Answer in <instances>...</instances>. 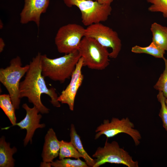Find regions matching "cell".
I'll list each match as a JSON object with an SVG mask.
<instances>
[{
    "label": "cell",
    "instance_id": "8992f818",
    "mask_svg": "<svg viewBox=\"0 0 167 167\" xmlns=\"http://www.w3.org/2000/svg\"><path fill=\"white\" fill-rule=\"evenodd\" d=\"M92 157L95 158L93 167H99L106 163L122 164L128 167H138V162L124 149L120 147L118 143L113 141L109 143L106 140L102 147H99Z\"/></svg>",
    "mask_w": 167,
    "mask_h": 167
},
{
    "label": "cell",
    "instance_id": "ac0fdd59",
    "mask_svg": "<svg viewBox=\"0 0 167 167\" xmlns=\"http://www.w3.org/2000/svg\"><path fill=\"white\" fill-rule=\"evenodd\" d=\"M131 51L136 54L144 53L151 55L156 58H163L165 50L152 41L147 46L142 47L136 45L133 47Z\"/></svg>",
    "mask_w": 167,
    "mask_h": 167
},
{
    "label": "cell",
    "instance_id": "7a4b0ae2",
    "mask_svg": "<svg viewBox=\"0 0 167 167\" xmlns=\"http://www.w3.org/2000/svg\"><path fill=\"white\" fill-rule=\"evenodd\" d=\"M80 58L78 51L55 58H49L46 54L42 55V75L45 77L63 83L71 77Z\"/></svg>",
    "mask_w": 167,
    "mask_h": 167
},
{
    "label": "cell",
    "instance_id": "ffe728a7",
    "mask_svg": "<svg viewBox=\"0 0 167 167\" xmlns=\"http://www.w3.org/2000/svg\"><path fill=\"white\" fill-rule=\"evenodd\" d=\"M51 166L54 167H88L86 162L83 161L80 158L76 160L65 158L56 160L51 163Z\"/></svg>",
    "mask_w": 167,
    "mask_h": 167
},
{
    "label": "cell",
    "instance_id": "8fae6325",
    "mask_svg": "<svg viewBox=\"0 0 167 167\" xmlns=\"http://www.w3.org/2000/svg\"><path fill=\"white\" fill-rule=\"evenodd\" d=\"M22 106L26 111V116L24 119L13 126H18L21 129L26 130V134L24 140V144L25 146L29 142L32 143V137L36 130L43 128L45 125L44 123H40L42 116L38 113L40 112L35 106L30 108L26 103H24Z\"/></svg>",
    "mask_w": 167,
    "mask_h": 167
},
{
    "label": "cell",
    "instance_id": "5b68a950",
    "mask_svg": "<svg viewBox=\"0 0 167 167\" xmlns=\"http://www.w3.org/2000/svg\"><path fill=\"white\" fill-rule=\"evenodd\" d=\"M68 7H77L81 13L83 24L87 27L106 21L111 15L110 5L103 4L93 0H63Z\"/></svg>",
    "mask_w": 167,
    "mask_h": 167
},
{
    "label": "cell",
    "instance_id": "9a60e30c",
    "mask_svg": "<svg viewBox=\"0 0 167 167\" xmlns=\"http://www.w3.org/2000/svg\"><path fill=\"white\" fill-rule=\"evenodd\" d=\"M150 30L152 36V41L167 51V27L154 22L151 24Z\"/></svg>",
    "mask_w": 167,
    "mask_h": 167
},
{
    "label": "cell",
    "instance_id": "4fadbf2b",
    "mask_svg": "<svg viewBox=\"0 0 167 167\" xmlns=\"http://www.w3.org/2000/svg\"><path fill=\"white\" fill-rule=\"evenodd\" d=\"M60 147L59 141L52 128L48 130L45 138L41 156L43 161L51 163L59 155Z\"/></svg>",
    "mask_w": 167,
    "mask_h": 167
},
{
    "label": "cell",
    "instance_id": "cb8c5ba5",
    "mask_svg": "<svg viewBox=\"0 0 167 167\" xmlns=\"http://www.w3.org/2000/svg\"><path fill=\"white\" fill-rule=\"evenodd\" d=\"M99 3L103 4L111 5L113 0H94Z\"/></svg>",
    "mask_w": 167,
    "mask_h": 167
},
{
    "label": "cell",
    "instance_id": "d4e9b609",
    "mask_svg": "<svg viewBox=\"0 0 167 167\" xmlns=\"http://www.w3.org/2000/svg\"><path fill=\"white\" fill-rule=\"evenodd\" d=\"M5 46V43L3 40L2 38H0V52H2L3 51Z\"/></svg>",
    "mask_w": 167,
    "mask_h": 167
},
{
    "label": "cell",
    "instance_id": "5bb4252c",
    "mask_svg": "<svg viewBox=\"0 0 167 167\" xmlns=\"http://www.w3.org/2000/svg\"><path fill=\"white\" fill-rule=\"evenodd\" d=\"M17 151L15 147L11 148L10 143L6 142L4 136H2L0 139V167H14L13 156Z\"/></svg>",
    "mask_w": 167,
    "mask_h": 167
},
{
    "label": "cell",
    "instance_id": "44dd1931",
    "mask_svg": "<svg viewBox=\"0 0 167 167\" xmlns=\"http://www.w3.org/2000/svg\"><path fill=\"white\" fill-rule=\"evenodd\" d=\"M151 4L148 10L151 12H160L167 19V0H146Z\"/></svg>",
    "mask_w": 167,
    "mask_h": 167
},
{
    "label": "cell",
    "instance_id": "4316f807",
    "mask_svg": "<svg viewBox=\"0 0 167 167\" xmlns=\"http://www.w3.org/2000/svg\"><path fill=\"white\" fill-rule=\"evenodd\" d=\"M3 24L2 23V22L0 20V29H2V28L3 27Z\"/></svg>",
    "mask_w": 167,
    "mask_h": 167
},
{
    "label": "cell",
    "instance_id": "30bf717a",
    "mask_svg": "<svg viewBox=\"0 0 167 167\" xmlns=\"http://www.w3.org/2000/svg\"><path fill=\"white\" fill-rule=\"evenodd\" d=\"M83 66V59L81 57L71 76L70 83L58 98L59 102L67 104L70 109L72 111L74 110L75 100L77 92L84 79L82 72Z\"/></svg>",
    "mask_w": 167,
    "mask_h": 167
},
{
    "label": "cell",
    "instance_id": "277c9868",
    "mask_svg": "<svg viewBox=\"0 0 167 167\" xmlns=\"http://www.w3.org/2000/svg\"><path fill=\"white\" fill-rule=\"evenodd\" d=\"M78 51L83 59V66L101 70L105 69L109 64V53L107 48L92 38L84 36Z\"/></svg>",
    "mask_w": 167,
    "mask_h": 167
},
{
    "label": "cell",
    "instance_id": "52a82bcc",
    "mask_svg": "<svg viewBox=\"0 0 167 167\" xmlns=\"http://www.w3.org/2000/svg\"><path fill=\"white\" fill-rule=\"evenodd\" d=\"M85 30L82 26L75 23L61 27L55 38L58 51L67 54L78 51L81 41L85 36Z\"/></svg>",
    "mask_w": 167,
    "mask_h": 167
},
{
    "label": "cell",
    "instance_id": "7402d4cb",
    "mask_svg": "<svg viewBox=\"0 0 167 167\" xmlns=\"http://www.w3.org/2000/svg\"><path fill=\"white\" fill-rule=\"evenodd\" d=\"M165 63V69L158 80L154 86L156 89L162 92L165 97L167 98V60L164 57Z\"/></svg>",
    "mask_w": 167,
    "mask_h": 167
},
{
    "label": "cell",
    "instance_id": "e0dca14e",
    "mask_svg": "<svg viewBox=\"0 0 167 167\" xmlns=\"http://www.w3.org/2000/svg\"><path fill=\"white\" fill-rule=\"evenodd\" d=\"M0 107L12 124L11 126H14L16 123L15 109L9 94L0 95Z\"/></svg>",
    "mask_w": 167,
    "mask_h": 167
},
{
    "label": "cell",
    "instance_id": "9c48e42d",
    "mask_svg": "<svg viewBox=\"0 0 167 167\" xmlns=\"http://www.w3.org/2000/svg\"><path fill=\"white\" fill-rule=\"evenodd\" d=\"M85 36L92 38L103 46L112 49L109 57L115 58L122 48L121 41L116 32L101 23L93 24L85 28Z\"/></svg>",
    "mask_w": 167,
    "mask_h": 167
},
{
    "label": "cell",
    "instance_id": "7c38bea8",
    "mask_svg": "<svg viewBox=\"0 0 167 167\" xmlns=\"http://www.w3.org/2000/svg\"><path fill=\"white\" fill-rule=\"evenodd\" d=\"M24 5L20 14V23L33 22L39 27L41 15L46 12L49 0H24Z\"/></svg>",
    "mask_w": 167,
    "mask_h": 167
},
{
    "label": "cell",
    "instance_id": "603a6c76",
    "mask_svg": "<svg viewBox=\"0 0 167 167\" xmlns=\"http://www.w3.org/2000/svg\"><path fill=\"white\" fill-rule=\"evenodd\" d=\"M157 98L161 105L159 115L162 121L163 126L167 132V107L165 102L166 98L162 92L159 91Z\"/></svg>",
    "mask_w": 167,
    "mask_h": 167
},
{
    "label": "cell",
    "instance_id": "d6986e66",
    "mask_svg": "<svg viewBox=\"0 0 167 167\" xmlns=\"http://www.w3.org/2000/svg\"><path fill=\"white\" fill-rule=\"evenodd\" d=\"M58 156L60 160L68 158H74L76 159L80 158H83V156L78 152L71 141L68 142L63 140L60 141Z\"/></svg>",
    "mask_w": 167,
    "mask_h": 167
},
{
    "label": "cell",
    "instance_id": "ba28073f",
    "mask_svg": "<svg viewBox=\"0 0 167 167\" xmlns=\"http://www.w3.org/2000/svg\"><path fill=\"white\" fill-rule=\"evenodd\" d=\"M134 127V124L127 117L121 119L113 118L110 121L108 119H105L95 130L97 133L95 139H98L102 135H105L108 139L124 133L129 135L137 146L140 143L141 136L139 131Z\"/></svg>",
    "mask_w": 167,
    "mask_h": 167
},
{
    "label": "cell",
    "instance_id": "3957f363",
    "mask_svg": "<svg viewBox=\"0 0 167 167\" xmlns=\"http://www.w3.org/2000/svg\"><path fill=\"white\" fill-rule=\"evenodd\" d=\"M29 66V64L22 66L20 58L17 56L11 59L9 66L0 69V82L8 91L15 109H19L20 104V80Z\"/></svg>",
    "mask_w": 167,
    "mask_h": 167
},
{
    "label": "cell",
    "instance_id": "f1b7e54d",
    "mask_svg": "<svg viewBox=\"0 0 167 167\" xmlns=\"http://www.w3.org/2000/svg\"><path fill=\"white\" fill-rule=\"evenodd\" d=\"M166 59V60H167V59Z\"/></svg>",
    "mask_w": 167,
    "mask_h": 167
},
{
    "label": "cell",
    "instance_id": "2e32d148",
    "mask_svg": "<svg viewBox=\"0 0 167 167\" xmlns=\"http://www.w3.org/2000/svg\"><path fill=\"white\" fill-rule=\"evenodd\" d=\"M70 131V141L78 152L83 156V159L88 166L93 167L95 161L84 149L80 137L77 134L75 126L73 124H71Z\"/></svg>",
    "mask_w": 167,
    "mask_h": 167
},
{
    "label": "cell",
    "instance_id": "83f0119b",
    "mask_svg": "<svg viewBox=\"0 0 167 167\" xmlns=\"http://www.w3.org/2000/svg\"><path fill=\"white\" fill-rule=\"evenodd\" d=\"M165 103H166V106L167 107V98H166V99H165Z\"/></svg>",
    "mask_w": 167,
    "mask_h": 167
},
{
    "label": "cell",
    "instance_id": "6da1fadb",
    "mask_svg": "<svg viewBox=\"0 0 167 167\" xmlns=\"http://www.w3.org/2000/svg\"><path fill=\"white\" fill-rule=\"evenodd\" d=\"M42 55L40 53H38L30 62L24 79L20 83L19 94L20 98L27 97L28 101L36 107L40 113L47 114L49 110L41 102L42 94H45L49 96L50 102L54 106L59 107L61 105L58 100V96L55 89L47 87L45 77L42 75Z\"/></svg>",
    "mask_w": 167,
    "mask_h": 167
},
{
    "label": "cell",
    "instance_id": "484cf974",
    "mask_svg": "<svg viewBox=\"0 0 167 167\" xmlns=\"http://www.w3.org/2000/svg\"><path fill=\"white\" fill-rule=\"evenodd\" d=\"M40 166L50 167L51 166V163L43 161L41 163Z\"/></svg>",
    "mask_w": 167,
    "mask_h": 167
}]
</instances>
